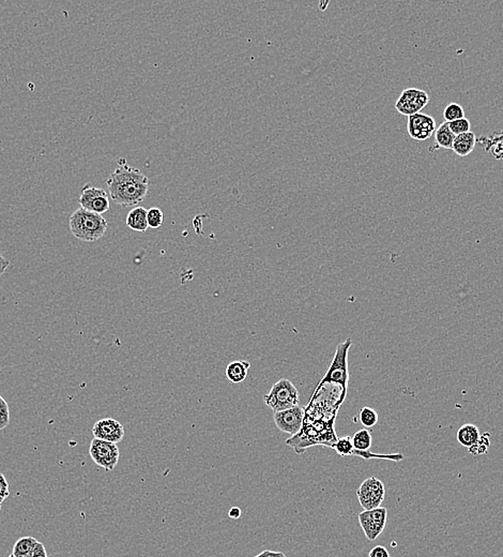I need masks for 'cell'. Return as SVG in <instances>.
Masks as SVG:
<instances>
[{
	"mask_svg": "<svg viewBox=\"0 0 503 557\" xmlns=\"http://www.w3.org/2000/svg\"><path fill=\"white\" fill-rule=\"evenodd\" d=\"M436 122L429 115L417 113L408 117L407 131L409 137L415 141H427L436 131Z\"/></svg>",
	"mask_w": 503,
	"mask_h": 557,
	"instance_id": "obj_11",
	"label": "cell"
},
{
	"mask_svg": "<svg viewBox=\"0 0 503 557\" xmlns=\"http://www.w3.org/2000/svg\"><path fill=\"white\" fill-rule=\"evenodd\" d=\"M37 540L35 538L27 536V537L20 538L14 544L12 555L14 557H33V551L37 546Z\"/></svg>",
	"mask_w": 503,
	"mask_h": 557,
	"instance_id": "obj_17",
	"label": "cell"
},
{
	"mask_svg": "<svg viewBox=\"0 0 503 557\" xmlns=\"http://www.w3.org/2000/svg\"><path fill=\"white\" fill-rule=\"evenodd\" d=\"M386 489L383 481L371 477L363 481L357 491L359 502L364 510L378 508L385 500Z\"/></svg>",
	"mask_w": 503,
	"mask_h": 557,
	"instance_id": "obj_6",
	"label": "cell"
},
{
	"mask_svg": "<svg viewBox=\"0 0 503 557\" xmlns=\"http://www.w3.org/2000/svg\"><path fill=\"white\" fill-rule=\"evenodd\" d=\"M369 557H391L390 556L389 551L383 546H376L375 548L371 549L369 552Z\"/></svg>",
	"mask_w": 503,
	"mask_h": 557,
	"instance_id": "obj_28",
	"label": "cell"
},
{
	"mask_svg": "<svg viewBox=\"0 0 503 557\" xmlns=\"http://www.w3.org/2000/svg\"><path fill=\"white\" fill-rule=\"evenodd\" d=\"M352 441L354 449L358 452H369V448L371 447V443H373V437H371V432L369 430L362 429L354 433Z\"/></svg>",
	"mask_w": 503,
	"mask_h": 557,
	"instance_id": "obj_19",
	"label": "cell"
},
{
	"mask_svg": "<svg viewBox=\"0 0 503 557\" xmlns=\"http://www.w3.org/2000/svg\"><path fill=\"white\" fill-rule=\"evenodd\" d=\"M254 557H286V555L277 551L266 550Z\"/></svg>",
	"mask_w": 503,
	"mask_h": 557,
	"instance_id": "obj_30",
	"label": "cell"
},
{
	"mask_svg": "<svg viewBox=\"0 0 503 557\" xmlns=\"http://www.w3.org/2000/svg\"><path fill=\"white\" fill-rule=\"evenodd\" d=\"M89 454L95 464L106 471H114L120 458V452L117 444L98 439L91 441Z\"/></svg>",
	"mask_w": 503,
	"mask_h": 557,
	"instance_id": "obj_5",
	"label": "cell"
},
{
	"mask_svg": "<svg viewBox=\"0 0 503 557\" xmlns=\"http://www.w3.org/2000/svg\"><path fill=\"white\" fill-rule=\"evenodd\" d=\"M10 260H7L5 256L3 255L1 251H0V277L6 272L7 270L8 267H9Z\"/></svg>",
	"mask_w": 503,
	"mask_h": 557,
	"instance_id": "obj_31",
	"label": "cell"
},
{
	"mask_svg": "<svg viewBox=\"0 0 503 557\" xmlns=\"http://www.w3.org/2000/svg\"><path fill=\"white\" fill-rule=\"evenodd\" d=\"M448 124L449 128H450V130L452 131V133L455 135V137L469 132L471 128L470 122H469L468 119L467 118L458 119V120H455V122H448Z\"/></svg>",
	"mask_w": 503,
	"mask_h": 557,
	"instance_id": "obj_25",
	"label": "cell"
},
{
	"mask_svg": "<svg viewBox=\"0 0 503 557\" xmlns=\"http://www.w3.org/2000/svg\"><path fill=\"white\" fill-rule=\"evenodd\" d=\"M455 137H456L453 134L446 122H442V124L436 129L435 141L438 147L444 148V149H452Z\"/></svg>",
	"mask_w": 503,
	"mask_h": 557,
	"instance_id": "obj_18",
	"label": "cell"
},
{
	"mask_svg": "<svg viewBox=\"0 0 503 557\" xmlns=\"http://www.w3.org/2000/svg\"><path fill=\"white\" fill-rule=\"evenodd\" d=\"M241 509L239 507H233L229 512V518L235 519V520L239 519L241 517Z\"/></svg>",
	"mask_w": 503,
	"mask_h": 557,
	"instance_id": "obj_32",
	"label": "cell"
},
{
	"mask_svg": "<svg viewBox=\"0 0 503 557\" xmlns=\"http://www.w3.org/2000/svg\"><path fill=\"white\" fill-rule=\"evenodd\" d=\"M477 144V135L475 133L469 132L464 134L457 135L453 143L452 150L459 156H467L475 149Z\"/></svg>",
	"mask_w": 503,
	"mask_h": 557,
	"instance_id": "obj_13",
	"label": "cell"
},
{
	"mask_svg": "<svg viewBox=\"0 0 503 557\" xmlns=\"http://www.w3.org/2000/svg\"><path fill=\"white\" fill-rule=\"evenodd\" d=\"M480 434L479 427L477 425L467 423L459 427L457 431V442L464 447L470 448L471 446L475 445L479 441Z\"/></svg>",
	"mask_w": 503,
	"mask_h": 557,
	"instance_id": "obj_16",
	"label": "cell"
},
{
	"mask_svg": "<svg viewBox=\"0 0 503 557\" xmlns=\"http://www.w3.org/2000/svg\"><path fill=\"white\" fill-rule=\"evenodd\" d=\"M265 403L273 412H282L296 408L299 404V391L289 379H281L264 398Z\"/></svg>",
	"mask_w": 503,
	"mask_h": 557,
	"instance_id": "obj_3",
	"label": "cell"
},
{
	"mask_svg": "<svg viewBox=\"0 0 503 557\" xmlns=\"http://www.w3.org/2000/svg\"><path fill=\"white\" fill-rule=\"evenodd\" d=\"M108 226V221L102 214L83 208L75 210L69 219L71 234L79 241L86 243L99 241L105 235Z\"/></svg>",
	"mask_w": 503,
	"mask_h": 557,
	"instance_id": "obj_2",
	"label": "cell"
},
{
	"mask_svg": "<svg viewBox=\"0 0 503 557\" xmlns=\"http://www.w3.org/2000/svg\"><path fill=\"white\" fill-rule=\"evenodd\" d=\"M10 495L9 483L4 473H0V504H3Z\"/></svg>",
	"mask_w": 503,
	"mask_h": 557,
	"instance_id": "obj_27",
	"label": "cell"
},
{
	"mask_svg": "<svg viewBox=\"0 0 503 557\" xmlns=\"http://www.w3.org/2000/svg\"><path fill=\"white\" fill-rule=\"evenodd\" d=\"M79 202L81 208L98 214H105L110 207L108 192L101 188L93 187L89 183L83 185L81 189Z\"/></svg>",
	"mask_w": 503,
	"mask_h": 557,
	"instance_id": "obj_7",
	"label": "cell"
},
{
	"mask_svg": "<svg viewBox=\"0 0 503 557\" xmlns=\"http://www.w3.org/2000/svg\"><path fill=\"white\" fill-rule=\"evenodd\" d=\"M33 557H49L45 544L37 542L35 551H33Z\"/></svg>",
	"mask_w": 503,
	"mask_h": 557,
	"instance_id": "obj_29",
	"label": "cell"
},
{
	"mask_svg": "<svg viewBox=\"0 0 503 557\" xmlns=\"http://www.w3.org/2000/svg\"><path fill=\"white\" fill-rule=\"evenodd\" d=\"M0 511H1V504H0Z\"/></svg>",
	"mask_w": 503,
	"mask_h": 557,
	"instance_id": "obj_35",
	"label": "cell"
},
{
	"mask_svg": "<svg viewBox=\"0 0 503 557\" xmlns=\"http://www.w3.org/2000/svg\"><path fill=\"white\" fill-rule=\"evenodd\" d=\"M106 183L112 201L123 207L141 204L149 190L148 177L125 161L119 162V168L110 175Z\"/></svg>",
	"mask_w": 503,
	"mask_h": 557,
	"instance_id": "obj_1",
	"label": "cell"
},
{
	"mask_svg": "<svg viewBox=\"0 0 503 557\" xmlns=\"http://www.w3.org/2000/svg\"><path fill=\"white\" fill-rule=\"evenodd\" d=\"M9 557H14V556H13V555H12V554H11V555H10V556H9Z\"/></svg>",
	"mask_w": 503,
	"mask_h": 557,
	"instance_id": "obj_36",
	"label": "cell"
},
{
	"mask_svg": "<svg viewBox=\"0 0 503 557\" xmlns=\"http://www.w3.org/2000/svg\"><path fill=\"white\" fill-rule=\"evenodd\" d=\"M148 226L150 229H158L162 226L163 221H164V214L162 210L158 207H152L148 210L147 212Z\"/></svg>",
	"mask_w": 503,
	"mask_h": 557,
	"instance_id": "obj_24",
	"label": "cell"
},
{
	"mask_svg": "<svg viewBox=\"0 0 503 557\" xmlns=\"http://www.w3.org/2000/svg\"><path fill=\"white\" fill-rule=\"evenodd\" d=\"M328 5H329V1H320V3H319V8H320L323 11H325Z\"/></svg>",
	"mask_w": 503,
	"mask_h": 557,
	"instance_id": "obj_33",
	"label": "cell"
},
{
	"mask_svg": "<svg viewBox=\"0 0 503 557\" xmlns=\"http://www.w3.org/2000/svg\"><path fill=\"white\" fill-rule=\"evenodd\" d=\"M352 339H347L343 343L337 345V352L334 355L331 366L329 367L327 373H325L323 379L319 381L318 385L334 384V385L341 386L345 390L348 389L349 373H348L347 356L348 352L352 348Z\"/></svg>",
	"mask_w": 503,
	"mask_h": 557,
	"instance_id": "obj_4",
	"label": "cell"
},
{
	"mask_svg": "<svg viewBox=\"0 0 503 557\" xmlns=\"http://www.w3.org/2000/svg\"><path fill=\"white\" fill-rule=\"evenodd\" d=\"M490 447V434L484 433L483 435L480 436L479 441L469 448V452L473 456H481V454H487Z\"/></svg>",
	"mask_w": 503,
	"mask_h": 557,
	"instance_id": "obj_23",
	"label": "cell"
},
{
	"mask_svg": "<svg viewBox=\"0 0 503 557\" xmlns=\"http://www.w3.org/2000/svg\"><path fill=\"white\" fill-rule=\"evenodd\" d=\"M93 435L95 439L118 444L125 437V427L116 419L104 418L95 423Z\"/></svg>",
	"mask_w": 503,
	"mask_h": 557,
	"instance_id": "obj_12",
	"label": "cell"
},
{
	"mask_svg": "<svg viewBox=\"0 0 503 557\" xmlns=\"http://www.w3.org/2000/svg\"><path fill=\"white\" fill-rule=\"evenodd\" d=\"M331 448L341 456H354V447L350 436H344L337 440Z\"/></svg>",
	"mask_w": 503,
	"mask_h": 557,
	"instance_id": "obj_20",
	"label": "cell"
},
{
	"mask_svg": "<svg viewBox=\"0 0 503 557\" xmlns=\"http://www.w3.org/2000/svg\"><path fill=\"white\" fill-rule=\"evenodd\" d=\"M10 423V410L7 401L0 406V430L6 429Z\"/></svg>",
	"mask_w": 503,
	"mask_h": 557,
	"instance_id": "obj_26",
	"label": "cell"
},
{
	"mask_svg": "<svg viewBox=\"0 0 503 557\" xmlns=\"http://www.w3.org/2000/svg\"><path fill=\"white\" fill-rule=\"evenodd\" d=\"M147 212L148 210L141 206L133 208L127 217V226L132 231H141V233L147 231L149 227L148 226Z\"/></svg>",
	"mask_w": 503,
	"mask_h": 557,
	"instance_id": "obj_15",
	"label": "cell"
},
{
	"mask_svg": "<svg viewBox=\"0 0 503 557\" xmlns=\"http://www.w3.org/2000/svg\"><path fill=\"white\" fill-rule=\"evenodd\" d=\"M359 419H360V423H362L363 427H375L378 423V414L376 412L374 408H363L362 410H360V415H359Z\"/></svg>",
	"mask_w": 503,
	"mask_h": 557,
	"instance_id": "obj_22",
	"label": "cell"
},
{
	"mask_svg": "<svg viewBox=\"0 0 503 557\" xmlns=\"http://www.w3.org/2000/svg\"><path fill=\"white\" fill-rule=\"evenodd\" d=\"M444 118L446 122H455L458 119L465 118V110L458 103H450L444 110Z\"/></svg>",
	"mask_w": 503,
	"mask_h": 557,
	"instance_id": "obj_21",
	"label": "cell"
},
{
	"mask_svg": "<svg viewBox=\"0 0 503 557\" xmlns=\"http://www.w3.org/2000/svg\"><path fill=\"white\" fill-rule=\"evenodd\" d=\"M387 520L388 510L383 507L364 510L359 515V522L369 541H374L381 535L385 531Z\"/></svg>",
	"mask_w": 503,
	"mask_h": 557,
	"instance_id": "obj_8",
	"label": "cell"
},
{
	"mask_svg": "<svg viewBox=\"0 0 503 557\" xmlns=\"http://www.w3.org/2000/svg\"><path fill=\"white\" fill-rule=\"evenodd\" d=\"M250 368V362H245V360H235L226 367L225 374L231 383L241 384L245 381Z\"/></svg>",
	"mask_w": 503,
	"mask_h": 557,
	"instance_id": "obj_14",
	"label": "cell"
},
{
	"mask_svg": "<svg viewBox=\"0 0 503 557\" xmlns=\"http://www.w3.org/2000/svg\"><path fill=\"white\" fill-rule=\"evenodd\" d=\"M429 97L427 91L417 88L403 91L395 103L396 110L404 116H412L427 108Z\"/></svg>",
	"mask_w": 503,
	"mask_h": 557,
	"instance_id": "obj_9",
	"label": "cell"
},
{
	"mask_svg": "<svg viewBox=\"0 0 503 557\" xmlns=\"http://www.w3.org/2000/svg\"><path fill=\"white\" fill-rule=\"evenodd\" d=\"M304 417H306V410L298 406L289 410L274 413L273 419L279 431L295 436L303 427Z\"/></svg>",
	"mask_w": 503,
	"mask_h": 557,
	"instance_id": "obj_10",
	"label": "cell"
},
{
	"mask_svg": "<svg viewBox=\"0 0 503 557\" xmlns=\"http://www.w3.org/2000/svg\"><path fill=\"white\" fill-rule=\"evenodd\" d=\"M5 401L6 400L4 399L3 396H0V406H1V404H3Z\"/></svg>",
	"mask_w": 503,
	"mask_h": 557,
	"instance_id": "obj_34",
	"label": "cell"
}]
</instances>
